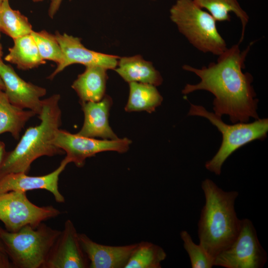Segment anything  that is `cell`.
Segmentation results:
<instances>
[{
	"label": "cell",
	"instance_id": "obj_1",
	"mask_svg": "<svg viewBox=\"0 0 268 268\" xmlns=\"http://www.w3.org/2000/svg\"><path fill=\"white\" fill-rule=\"evenodd\" d=\"M254 42L241 51L239 44L227 48L218 56L217 61L200 68L185 65L183 68L198 76L200 81L187 84L182 93L187 95L197 90H205L214 96V113L222 117L229 116L232 123H247L250 118L259 119V100L252 83L253 77L243 72L245 62Z\"/></svg>",
	"mask_w": 268,
	"mask_h": 268
},
{
	"label": "cell",
	"instance_id": "obj_2",
	"mask_svg": "<svg viewBox=\"0 0 268 268\" xmlns=\"http://www.w3.org/2000/svg\"><path fill=\"white\" fill-rule=\"evenodd\" d=\"M205 197L198 222L200 245L214 261L236 238L241 224L235 210L237 191H225L209 179L201 183Z\"/></svg>",
	"mask_w": 268,
	"mask_h": 268
},
{
	"label": "cell",
	"instance_id": "obj_3",
	"mask_svg": "<svg viewBox=\"0 0 268 268\" xmlns=\"http://www.w3.org/2000/svg\"><path fill=\"white\" fill-rule=\"evenodd\" d=\"M60 100L58 94L42 100L39 125L29 127L15 147L6 151L0 166V178L12 173L28 174L31 164L37 158L64 153L54 143L55 134L62 125Z\"/></svg>",
	"mask_w": 268,
	"mask_h": 268
},
{
	"label": "cell",
	"instance_id": "obj_4",
	"mask_svg": "<svg viewBox=\"0 0 268 268\" xmlns=\"http://www.w3.org/2000/svg\"><path fill=\"white\" fill-rule=\"evenodd\" d=\"M60 233L43 222L36 227L27 225L14 232L0 227V240L13 268H43Z\"/></svg>",
	"mask_w": 268,
	"mask_h": 268
},
{
	"label": "cell",
	"instance_id": "obj_5",
	"mask_svg": "<svg viewBox=\"0 0 268 268\" xmlns=\"http://www.w3.org/2000/svg\"><path fill=\"white\" fill-rule=\"evenodd\" d=\"M170 18L189 43L201 52L219 56L228 48L216 27V21L193 0H177Z\"/></svg>",
	"mask_w": 268,
	"mask_h": 268
},
{
	"label": "cell",
	"instance_id": "obj_6",
	"mask_svg": "<svg viewBox=\"0 0 268 268\" xmlns=\"http://www.w3.org/2000/svg\"><path fill=\"white\" fill-rule=\"evenodd\" d=\"M188 115L203 117L216 127L222 136L221 144L214 156L205 164V168L219 175L226 160L236 150L255 140H263L268 132V119H258L252 123L229 125L221 117L204 107L190 103Z\"/></svg>",
	"mask_w": 268,
	"mask_h": 268
},
{
	"label": "cell",
	"instance_id": "obj_7",
	"mask_svg": "<svg viewBox=\"0 0 268 268\" xmlns=\"http://www.w3.org/2000/svg\"><path fill=\"white\" fill-rule=\"evenodd\" d=\"M61 213L52 205L40 206L34 204L26 192L12 191L0 193V220L8 231L17 232L27 225L36 227Z\"/></svg>",
	"mask_w": 268,
	"mask_h": 268
},
{
	"label": "cell",
	"instance_id": "obj_8",
	"mask_svg": "<svg viewBox=\"0 0 268 268\" xmlns=\"http://www.w3.org/2000/svg\"><path fill=\"white\" fill-rule=\"evenodd\" d=\"M267 258V252L259 242L252 222L244 218L241 219L240 228L236 238L215 258L213 266L262 268Z\"/></svg>",
	"mask_w": 268,
	"mask_h": 268
},
{
	"label": "cell",
	"instance_id": "obj_9",
	"mask_svg": "<svg viewBox=\"0 0 268 268\" xmlns=\"http://www.w3.org/2000/svg\"><path fill=\"white\" fill-rule=\"evenodd\" d=\"M54 143L66 153L65 158L69 163H73L77 167H82L87 158L98 153L107 151L126 152L131 141L126 137L114 140L97 139L59 129L55 134Z\"/></svg>",
	"mask_w": 268,
	"mask_h": 268
},
{
	"label": "cell",
	"instance_id": "obj_10",
	"mask_svg": "<svg viewBox=\"0 0 268 268\" xmlns=\"http://www.w3.org/2000/svg\"><path fill=\"white\" fill-rule=\"evenodd\" d=\"M88 259L83 251L73 223L67 219L53 245L43 268H87Z\"/></svg>",
	"mask_w": 268,
	"mask_h": 268
},
{
	"label": "cell",
	"instance_id": "obj_11",
	"mask_svg": "<svg viewBox=\"0 0 268 268\" xmlns=\"http://www.w3.org/2000/svg\"><path fill=\"white\" fill-rule=\"evenodd\" d=\"M55 35L62 50L64 60L49 76V79L53 78L66 67L74 64H82L85 67L98 66L107 69L116 68L119 59L118 56L89 50L82 45L80 39L66 33L61 34L57 32Z\"/></svg>",
	"mask_w": 268,
	"mask_h": 268
},
{
	"label": "cell",
	"instance_id": "obj_12",
	"mask_svg": "<svg viewBox=\"0 0 268 268\" xmlns=\"http://www.w3.org/2000/svg\"><path fill=\"white\" fill-rule=\"evenodd\" d=\"M0 76L4 85V92L13 105L28 109L39 115L42 108L41 98L47 93L42 87L22 79L9 65L0 60Z\"/></svg>",
	"mask_w": 268,
	"mask_h": 268
},
{
	"label": "cell",
	"instance_id": "obj_13",
	"mask_svg": "<svg viewBox=\"0 0 268 268\" xmlns=\"http://www.w3.org/2000/svg\"><path fill=\"white\" fill-rule=\"evenodd\" d=\"M65 158L59 166L53 172L40 176H29L23 172L12 173L0 178V193L9 191L27 192L38 189L50 192L58 203H64L65 199L59 189L60 174L68 164Z\"/></svg>",
	"mask_w": 268,
	"mask_h": 268
},
{
	"label": "cell",
	"instance_id": "obj_14",
	"mask_svg": "<svg viewBox=\"0 0 268 268\" xmlns=\"http://www.w3.org/2000/svg\"><path fill=\"white\" fill-rule=\"evenodd\" d=\"M79 239L90 268H125L137 244L105 245L93 241L84 233H79Z\"/></svg>",
	"mask_w": 268,
	"mask_h": 268
},
{
	"label": "cell",
	"instance_id": "obj_15",
	"mask_svg": "<svg viewBox=\"0 0 268 268\" xmlns=\"http://www.w3.org/2000/svg\"><path fill=\"white\" fill-rule=\"evenodd\" d=\"M80 104L84 120L81 130L77 134L87 137H100L103 139L119 138L109 124V111L112 104L110 97L105 95L98 102Z\"/></svg>",
	"mask_w": 268,
	"mask_h": 268
},
{
	"label": "cell",
	"instance_id": "obj_16",
	"mask_svg": "<svg viewBox=\"0 0 268 268\" xmlns=\"http://www.w3.org/2000/svg\"><path fill=\"white\" fill-rule=\"evenodd\" d=\"M107 69L98 66L86 67L71 87L76 92L80 103L98 102L104 97L107 79Z\"/></svg>",
	"mask_w": 268,
	"mask_h": 268
},
{
	"label": "cell",
	"instance_id": "obj_17",
	"mask_svg": "<svg viewBox=\"0 0 268 268\" xmlns=\"http://www.w3.org/2000/svg\"><path fill=\"white\" fill-rule=\"evenodd\" d=\"M118 67L114 69L127 82L147 83L155 86L161 85L163 78L152 63L140 56L119 59Z\"/></svg>",
	"mask_w": 268,
	"mask_h": 268
},
{
	"label": "cell",
	"instance_id": "obj_18",
	"mask_svg": "<svg viewBox=\"0 0 268 268\" xmlns=\"http://www.w3.org/2000/svg\"><path fill=\"white\" fill-rule=\"evenodd\" d=\"M13 40V46L9 49L5 61L16 65L17 68L22 70L31 69L45 63L31 34Z\"/></svg>",
	"mask_w": 268,
	"mask_h": 268
},
{
	"label": "cell",
	"instance_id": "obj_19",
	"mask_svg": "<svg viewBox=\"0 0 268 268\" xmlns=\"http://www.w3.org/2000/svg\"><path fill=\"white\" fill-rule=\"evenodd\" d=\"M35 115L11 104L4 91L0 90V134L9 133L14 138H19L26 123Z\"/></svg>",
	"mask_w": 268,
	"mask_h": 268
},
{
	"label": "cell",
	"instance_id": "obj_20",
	"mask_svg": "<svg viewBox=\"0 0 268 268\" xmlns=\"http://www.w3.org/2000/svg\"><path fill=\"white\" fill-rule=\"evenodd\" d=\"M130 93L125 107L127 112L146 111L151 113L160 106L163 97L156 86L147 83L130 82Z\"/></svg>",
	"mask_w": 268,
	"mask_h": 268
},
{
	"label": "cell",
	"instance_id": "obj_21",
	"mask_svg": "<svg viewBox=\"0 0 268 268\" xmlns=\"http://www.w3.org/2000/svg\"><path fill=\"white\" fill-rule=\"evenodd\" d=\"M201 8L207 11L216 21H230V13H234L240 19L242 25V32L239 43L244 39L245 28L249 17L242 8L237 0H193Z\"/></svg>",
	"mask_w": 268,
	"mask_h": 268
},
{
	"label": "cell",
	"instance_id": "obj_22",
	"mask_svg": "<svg viewBox=\"0 0 268 268\" xmlns=\"http://www.w3.org/2000/svg\"><path fill=\"white\" fill-rule=\"evenodd\" d=\"M164 249L146 241L137 243L125 268H160L166 258Z\"/></svg>",
	"mask_w": 268,
	"mask_h": 268
},
{
	"label": "cell",
	"instance_id": "obj_23",
	"mask_svg": "<svg viewBox=\"0 0 268 268\" xmlns=\"http://www.w3.org/2000/svg\"><path fill=\"white\" fill-rule=\"evenodd\" d=\"M9 0H3L0 10V31L13 39L32 32L27 18L18 10L12 9Z\"/></svg>",
	"mask_w": 268,
	"mask_h": 268
},
{
	"label": "cell",
	"instance_id": "obj_24",
	"mask_svg": "<svg viewBox=\"0 0 268 268\" xmlns=\"http://www.w3.org/2000/svg\"><path fill=\"white\" fill-rule=\"evenodd\" d=\"M31 34L35 41L40 56L43 60L52 61L57 66L63 62L64 54L55 35L45 30L40 32L33 30Z\"/></svg>",
	"mask_w": 268,
	"mask_h": 268
},
{
	"label": "cell",
	"instance_id": "obj_25",
	"mask_svg": "<svg viewBox=\"0 0 268 268\" xmlns=\"http://www.w3.org/2000/svg\"><path fill=\"white\" fill-rule=\"evenodd\" d=\"M180 236L184 249L189 256L192 268H211L213 266V261L200 244L194 242L187 231L182 230Z\"/></svg>",
	"mask_w": 268,
	"mask_h": 268
},
{
	"label": "cell",
	"instance_id": "obj_26",
	"mask_svg": "<svg viewBox=\"0 0 268 268\" xmlns=\"http://www.w3.org/2000/svg\"><path fill=\"white\" fill-rule=\"evenodd\" d=\"M9 259L6 252L0 249V268H13Z\"/></svg>",
	"mask_w": 268,
	"mask_h": 268
},
{
	"label": "cell",
	"instance_id": "obj_27",
	"mask_svg": "<svg viewBox=\"0 0 268 268\" xmlns=\"http://www.w3.org/2000/svg\"><path fill=\"white\" fill-rule=\"evenodd\" d=\"M34 2H39L43 0H32ZM62 0H51L49 9V16L53 18L56 12L58 10Z\"/></svg>",
	"mask_w": 268,
	"mask_h": 268
},
{
	"label": "cell",
	"instance_id": "obj_28",
	"mask_svg": "<svg viewBox=\"0 0 268 268\" xmlns=\"http://www.w3.org/2000/svg\"><path fill=\"white\" fill-rule=\"evenodd\" d=\"M6 151L5 145L3 141H0V166L4 157Z\"/></svg>",
	"mask_w": 268,
	"mask_h": 268
},
{
	"label": "cell",
	"instance_id": "obj_29",
	"mask_svg": "<svg viewBox=\"0 0 268 268\" xmlns=\"http://www.w3.org/2000/svg\"><path fill=\"white\" fill-rule=\"evenodd\" d=\"M4 89H5V87H4V83L0 76V90L4 91Z\"/></svg>",
	"mask_w": 268,
	"mask_h": 268
},
{
	"label": "cell",
	"instance_id": "obj_30",
	"mask_svg": "<svg viewBox=\"0 0 268 268\" xmlns=\"http://www.w3.org/2000/svg\"><path fill=\"white\" fill-rule=\"evenodd\" d=\"M0 249L5 252V250H4V247H3V245L2 243V242H1L0 240Z\"/></svg>",
	"mask_w": 268,
	"mask_h": 268
},
{
	"label": "cell",
	"instance_id": "obj_31",
	"mask_svg": "<svg viewBox=\"0 0 268 268\" xmlns=\"http://www.w3.org/2000/svg\"><path fill=\"white\" fill-rule=\"evenodd\" d=\"M2 56V48H1V46L0 45V60H2L1 59Z\"/></svg>",
	"mask_w": 268,
	"mask_h": 268
},
{
	"label": "cell",
	"instance_id": "obj_32",
	"mask_svg": "<svg viewBox=\"0 0 268 268\" xmlns=\"http://www.w3.org/2000/svg\"><path fill=\"white\" fill-rule=\"evenodd\" d=\"M3 1V0H0V9H1V7Z\"/></svg>",
	"mask_w": 268,
	"mask_h": 268
},
{
	"label": "cell",
	"instance_id": "obj_33",
	"mask_svg": "<svg viewBox=\"0 0 268 268\" xmlns=\"http://www.w3.org/2000/svg\"></svg>",
	"mask_w": 268,
	"mask_h": 268
}]
</instances>
